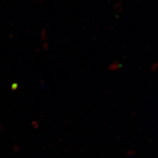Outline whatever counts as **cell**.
I'll list each match as a JSON object with an SVG mask.
<instances>
[{
  "label": "cell",
  "mask_w": 158,
  "mask_h": 158,
  "mask_svg": "<svg viewBox=\"0 0 158 158\" xmlns=\"http://www.w3.org/2000/svg\"><path fill=\"white\" fill-rule=\"evenodd\" d=\"M49 45L47 41H43L42 45V48L43 50L47 51L48 50L49 48Z\"/></svg>",
  "instance_id": "277c9868"
},
{
  "label": "cell",
  "mask_w": 158,
  "mask_h": 158,
  "mask_svg": "<svg viewBox=\"0 0 158 158\" xmlns=\"http://www.w3.org/2000/svg\"><path fill=\"white\" fill-rule=\"evenodd\" d=\"M120 64L118 61H114L109 66V68L111 71H116L119 70Z\"/></svg>",
  "instance_id": "6da1fadb"
},
{
  "label": "cell",
  "mask_w": 158,
  "mask_h": 158,
  "mask_svg": "<svg viewBox=\"0 0 158 158\" xmlns=\"http://www.w3.org/2000/svg\"><path fill=\"white\" fill-rule=\"evenodd\" d=\"M40 35L41 40L43 41H47L48 39V33L46 29L43 28L41 29Z\"/></svg>",
  "instance_id": "7a4b0ae2"
},
{
  "label": "cell",
  "mask_w": 158,
  "mask_h": 158,
  "mask_svg": "<svg viewBox=\"0 0 158 158\" xmlns=\"http://www.w3.org/2000/svg\"><path fill=\"white\" fill-rule=\"evenodd\" d=\"M33 1L35 2H42L43 1H44V0H33Z\"/></svg>",
  "instance_id": "52a82bcc"
},
{
  "label": "cell",
  "mask_w": 158,
  "mask_h": 158,
  "mask_svg": "<svg viewBox=\"0 0 158 158\" xmlns=\"http://www.w3.org/2000/svg\"><path fill=\"white\" fill-rule=\"evenodd\" d=\"M158 67V63L156 62L154 63L152 65L151 68V70L152 72H155L156 70Z\"/></svg>",
  "instance_id": "5b68a950"
},
{
  "label": "cell",
  "mask_w": 158,
  "mask_h": 158,
  "mask_svg": "<svg viewBox=\"0 0 158 158\" xmlns=\"http://www.w3.org/2000/svg\"><path fill=\"white\" fill-rule=\"evenodd\" d=\"M114 9L115 11L117 12H120L121 11L122 9V3L121 2H119L117 3L114 6Z\"/></svg>",
  "instance_id": "3957f363"
},
{
  "label": "cell",
  "mask_w": 158,
  "mask_h": 158,
  "mask_svg": "<svg viewBox=\"0 0 158 158\" xmlns=\"http://www.w3.org/2000/svg\"><path fill=\"white\" fill-rule=\"evenodd\" d=\"M18 86V84L16 83L13 84L12 86V89L13 90H16Z\"/></svg>",
  "instance_id": "8992f818"
}]
</instances>
